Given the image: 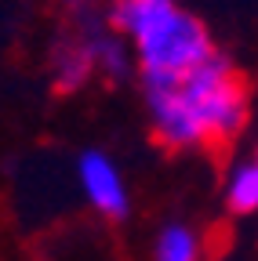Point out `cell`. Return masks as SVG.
Wrapping results in <instances>:
<instances>
[{"label":"cell","instance_id":"cell-7","mask_svg":"<svg viewBox=\"0 0 258 261\" xmlns=\"http://www.w3.org/2000/svg\"><path fill=\"white\" fill-rule=\"evenodd\" d=\"M156 261H197V236L182 225L164 228V236L156 243Z\"/></svg>","mask_w":258,"mask_h":261},{"label":"cell","instance_id":"cell-8","mask_svg":"<svg viewBox=\"0 0 258 261\" xmlns=\"http://www.w3.org/2000/svg\"><path fill=\"white\" fill-rule=\"evenodd\" d=\"M254 163H258V160H254Z\"/></svg>","mask_w":258,"mask_h":261},{"label":"cell","instance_id":"cell-4","mask_svg":"<svg viewBox=\"0 0 258 261\" xmlns=\"http://www.w3.org/2000/svg\"><path fill=\"white\" fill-rule=\"evenodd\" d=\"M80 181H84L87 200L99 207L106 218H124L127 214V192H124L120 171L109 163V156L95 152V149L84 152L80 156Z\"/></svg>","mask_w":258,"mask_h":261},{"label":"cell","instance_id":"cell-3","mask_svg":"<svg viewBox=\"0 0 258 261\" xmlns=\"http://www.w3.org/2000/svg\"><path fill=\"white\" fill-rule=\"evenodd\" d=\"M146 98H149L153 130H156V138L164 145H171V149L200 145V127L189 116L178 87H156V91H146Z\"/></svg>","mask_w":258,"mask_h":261},{"label":"cell","instance_id":"cell-5","mask_svg":"<svg viewBox=\"0 0 258 261\" xmlns=\"http://www.w3.org/2000/svg\"><path fill=\"white\" fill-rule=\"evenodd\" d=\"M171 4L175 0H116L113 4V22H116V29L127 33V37H135V33H142L153 18L164 15Z\"/></svg>","mask_w":258,"mask_h":261},{"label":"cell","instance_id":"cell-2","mask_svg":"<svg viewBox=\"0 0 258 261\" xmlns=\"http://www.w3.org/2000/svg\"><path fill=\"white\" fill-rule=\"evenodd\" d=\"M178 94H182L189 116L200 127V142L225 145V142H233L247 123L244 76L233 69L229 58H222L215 51L178 84Z\"/></svg>","mask_w":258,"mask_h":261},{"label":"cell","instance_id":"cell-1","mask_svg":"<svg viewBox=\"0 0 258 261\" xmlns=\"http://www.w3.org/2000/svg\"><path fill=\"white\" fill-rule=\"evenodd\" d=\"M135 51L142 62L146 91L156 87H178L197 65L215 51L211 37L197 15L171 4L160 18H153L142 33H135Z\"/></svg>","mask_w":258,"mask_h":261},{"label":"cell","instance_id":"cell-6","mask_svg":"<svg viewBox=\"0 0 258 261\" xmlns=\"http://www.w3.org/2000/svg\"><path fill=\"white\" fill-rule=\"evenodd\" d=\"M225 200H229V211H237V214L258 211V163H244V167L233 174Z\"/></svg>","mask_w":258,"mask_h":261}]
</instances>
